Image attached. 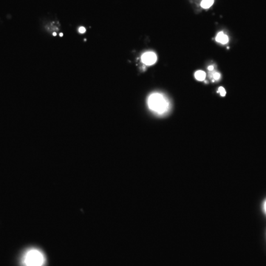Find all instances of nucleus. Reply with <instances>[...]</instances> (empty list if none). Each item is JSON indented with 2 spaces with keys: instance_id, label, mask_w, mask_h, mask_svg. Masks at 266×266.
I'll return each instance as SVG.
<instances>
[{
  "instance_id": "obj_1",
  "label": "nucleus",
  "mask_w": 266,
  "mask_h": 266,
  "mask_svg": "<svg viewBox=\"0 0 266 266\" xmlns=\"http://www.w3.org/2000/svg\"><path fill=\"white\" fill-rule=\"evenodd\" d=\"M148 106L152 111L158 114H163L167 112L169 109V102L163 95L154 93L149 97Z\"/></svg>"
},
{
  "instance_id": "obj_2",
  "label": "nucleus",
  "mask_w": 266,
  "mask_h": 266,
  "mask_svg": "<svg viewBox=\"0 0 266 266\" xmlns=\"http://www.w3.org/2000/svg\"><path fill=\"white\" fill-rule=\"evenodd\" d=\"M24 261L27 266H42L44 263V257L39 250L31 249L27 252Z\"/></svg>"
},
{
  "instance_id": "obj_3",
  "label": "nucleus",
  "mask_w": 266,
  "mask_h": 266,
  "mask_svg": "<svg viewBox=\"0 0 266 266\" xmlns=\"http://www.w3.org/2000/svg\"><path fill=\"white\" fill-rule=\"evenodd\" d=\"M141 61L146 65H154L157 61V56L153 52H146L142 55Z\"/></svg>"
},
{
  "instance_id": "obj_4",
  "label": "nucleus",
  "mask_w": 266,
  "mask_h": 266,
  "mask_svg": "<svg viewBox=\"0 0 266 266\" xmlns=\"http://www.w3.org/2000/svg\"><path fill=\"white\" fill-rule=\"evenodd\" d=\"M216 41L219 42V43L225 44L228 42V38L225 33H223V32H220V33H219L217 34V37H216Z\"/></svg>"
},
{
  "instance_id": "obj_5",
  "label": "nucleus",
  "mask_w": 266,
  "mask_h": 266,
  "mask_svg": "<svg viewBox=\"0 0 266 266\" xmlns=\"http://www.w3.org/2000/svg\"><path fill=\"white\" fill-rule=\"evenodd\" d=\"M206 73L203 72V71L202 70H198L195 73V74H194V77H195V78L197 80V81H203V80L206 78Z\"/></svg>"
},
{
  "instance_id": "obj_6",
  "label": "nucleus",
  "mask_w": 266,
  "mask_h": 266,
  "mask_svg": "<svg viewBox=\"0 0 266 266\" xmlns=\"http://www.w3.org/2000/svg\"><path fill=\"white\" fill-rule=\"evenodd\" d=\"M214 3V0H203L201 2V7L203 8H209Z\"/></svg>"
},
{
  "instance_id": "obj_7",
  "label": "nucleus",
  "mask_w": 266,
  "mask_h": 266,
  "mask_svg": "<svg viewBox=\"0 0 266 266\" xmlns=\"http://www.w3.org/2000/svg\"><path fill=\"white\" fill-rule=\"evenodd\" d=\"M218 91H219V93H220V95H221V96H226V90H225V89L223 88V87H219Z\"/></svg>"
},
{
  "instance_id": "obj_8",
  "label": "nucleus",
  "mask_w": 266,
  "mask_h": 266,
  "mask_svg": "<svg viewBox=\"0 0 266 266\" xmlns=\"http://www.w3.org/2000/svg\"><path fill=\"white\" fill-rule=\"evenodd\" d=\"M213 78H215V80H218L219 79V78H220V74H219V73H215V74L213 75Z\"/></svg>"
},
{
  "instance_id": "obj_9",
  "label": "nucleus",
  "mask_w": 266,
  "mask_h": 266,
  "mask_svg": "<svg viewBox=\"0 0 266 266\" xmlns=\"http://www.w3.org/2000/svg\"><path fill=\"white\" fill-rule=\"evenodd\" d=\"M79 32H80V33H84V32H85V28H80Z\"/></svg>"
},
{
  "instance_id": "obj_10",
  "label": "nucleus",
  "mask_w": 266,
  "mask_h": 266,
  "mask_svg": "<svg viewBox=\"0 0 266 266\" xmlns=\"http://www.w3.org/2000/svg\"><path fill=\"white\" fill-rule=\"evenodd\" d=\"M263 209L265 211V213L266 214V200L265 201V203H264L263 204Z\"/></svg>"
},
{
  "instance_id": "obj_11",
  "label": "nucleus",
  "mask_w": 266,
  "mask_h": 266,
  "mask_svg": "<svg viewBox=\"0 0 266 266\" xmlns=\"http://www.w3.org/2000/svg\"><path fill=\"white\" fill-rule=\"evenodd\" d=\"M208 69H209L210 71L213 70V69H214V66H209V67H208Z\"/></svg>"
}]
</instances>
